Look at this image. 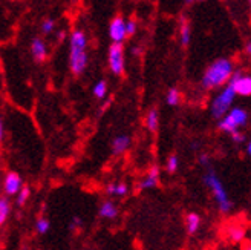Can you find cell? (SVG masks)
Masks as SVG:
<instances>
[{"mask_svg":"<svg viewBox=\"0 0 251 250\" xmlns=\"http://www.w3.org/2000/svg\"><path fill=\"white\" fill-rule=\"evenodd\" d=\"M234 71L233 61L230 58H218L205 69L201 84L204 89H215L227 84Z\"/></svg>","mask_w":251,"mask_h":250,"instance_id":"obj_1","label":"cell"},{"mask_svg":"<svg viewBox=\"0 0 251 250\" xmlns=\"http://www.w3.org/2000/svg\"><path fill=\"white\" fill-rule=\"evenodd\" d=\"M87 37L84 31L75 29L71 34V54H69V66L74 76H80L87 66Z\"/></svg>","mask_w":251,"mask_h":250,"instance_id":"obj_2","label":"cell"},{"mask_svg":"<svg viewBox=\"0 0 251 250\" xmlns=\"http://www.w3.org/2000/svg\"><path fill=\"white\" fill-rule=\"evenodd\" d=\"M204 183L207 184L208 189L213 192V196H215V199H216V204H218L219 210L224 212V214L230 212L231 207H233V203L230 201L228 194H227V191H225L222 181L219 180V177L216 175L215 170H211V169L207 170V173L204 175Z\"/></svg>","mask_w":251,"mask_h":250,"instance_id":"obj_3","label":"cell"},{"mask_svg":"<svg viewBox=\"0 0 251 250\" xmlns=\"http://www.w3.org/2000/svg\"><path fill=\"white\" fill-rule=\"evenodd\" d=\"M219 120H221L219 129L227 132V134H231V132L245 126L247 121H248V112L244 108L234 106V108H230L227 111V114H225L224 117H221Z\"/></svg>","mask_w":251,"mask_h":250,"instance_id":"obj_4","label":"cell"},{"mask_svg":"<svg viewBox=\"0 0 251 250\" xmlns=\"http://www.w3.org/2000/svg\"><path fill=\"white\" fill-rule=\"evenodd\" d=\"M236 98V92L233 91V87L230 84H227L224 89L215 97V100L211 102V115L215 118H221L227 114V111L233 106Z\"/></svg>","mask_w":251,"mask_h":250,"instance_id":"obj_5","label":"cell"},{"mask_svg":"<svg viewBox=\"0 0 251 250\" xmlns=\"http://www.w3.org/2000/svg\"><path fill=\"white\" fill-rule=\"evenodd\" d=\"M109 68L112 74L117 77L123 76L124 74V46L123 43L118 42H112L109 48Z\"/></svg>","mask_w":251,"mask_h":250,"instance_id":"obj_6","label":"cell"},{"mask_svg":"<svg viewBox=\"0 0 251 250\" xmlns=\"http://www.w3.org/2000/svg\"><path fill=\"white\" fill-rule=\"evenodd\" d=\"M228 84L233 87L236 95H242V97L251 95V77L248 74H244L242 71H236V72L233 71Z\"/></svg>","mask_w":251,"mask_h":250,"instance_id":"obj_7","label":"cell"},{"mask_svg":"<svg viewBox=\"0 0 251 250\" xmlns=\"http://www.w3.org/2000/svg\"><path fill=\"white\" fill-rule=\"evenodd\" d=\"M109 37L112 42H118V43H123L126 37H127L126 35V20L121 16L112 19L109 25Z\"/></svg>","mask_w":251,"mask_h":250,"instance_id":"obj_8","label":"cell"},{"mask_svg":"<svg viewBox=\"0 0 251 250\" xmlns=\"http://www.w3.org/2000/svg\"><path fill=\"white\" fill-rule=\"evenodd\" d=\"M23 186V181L20 178V175L17 172H8L3 178V192L6 196H14L19 191L20 187Z\"/></svg>","mask_w":251,"mask_h":250,"instance_id":"obj_9","label":"cell"},{"mask_svg":"<svg viewBox=\"0 0 251 250\" xmlns=\"http://www.w3.org/2000/svg\"><path fill=\"white\" fill-rule=\"evenodd\" d=\"M31 54L37 63H43L48 57V46L42 39H34L31 43Z\"/></svg>","mask_w":251,"mask_h":250,"instance_id":"obj_10","label":"cell"},{"mask_svg":"<svg viewBox=\"0 0 251 250\" xmlns=\"http://www.w3.org/2000/svg\"><path fill=\"white\" fill-rule=\"evenodd\" d=\"M158 181H159V167L152 166L149 169L147 177L141 181L140 189H153V187L158 186Z\"/></svg>","mask_w":251,"mask_h":250,"instance_id":"obj_11","label":"cell"},{"mask_svg":"<svg viewBox=\"0 0 251 250\" xmlns=\"http://www.w3.org/2000/svg\"><path fill=\"white\" fill-rule=\"evenodd\" d=\"M130 146V137L129 135H118L112 141V152L114 155H121L129 149Z\"/></svg>","mask_w":251,"mask_h":250,"instance_id":"obj_12","label":"cell"},{"mask_svg":"<svg viewBox=\"0 0 251 250\" xmlns=\"http://www.w3.org/2000/svg\"><path fill=\"white\" fill-rule=\"evenodd\" d=\"M98 215L101 218H104V220H114V218L118 217V209L112 201H104L101 206H100Z\"/></svg>","mask_w":251,"mask_h":250,"instance_id":"obj_13","label":"cell"},{"mask_svg":"<svg viewBox=\"0 0 251 250\" xmlns=\"http://www.w3.org/2000/svg\"><path fill=\"white\" fill-rule=\"evenodd\" d=\"M199 226H201V217L195 214V212H190V214L185 217V227H187L188 235H195Z\"/></svg>","mask_w":251,"mask_h":250,"instance_id":"obj_14","label":"cell"},{"mask_svg":"<svg viewBox=\"0 0 251 250\" xmlns=\"http://www.w3.org/2000/svg\"><path fill=\"white\" fill-rule=\"evenodd\" d=\"M192 39V29H190V23L187 19H181V45L184 48L188 46Z\"/></svg>","mask_w":251,"mask_h":250,"instance_id":"obj_15","label":"cell"},{"mask_svg":"<svg viewBox=\"0 0 251 250\" xmlns=\"http://www.w3.org/2000/svg\"><path fill=\"white\" fill-rule=\"evenodd\" d=\"M146 126L150 132H156L159 126V117H158V111L152 109L146 117Z\"/></svg>","mask_w":251,"mask_h":250,"instance_id":"obj_16","label":"cell"},{"mask_svg":"<svg viewBox=\"0 0 251 250\" xmlns=\"http://www.w3.org/2000/svg\"><path fill=\"white\" fill-rule=\"evenodd\" d=\"M11 214V203L8 198H0V227L6 222Z\"/></svg>","mask_w":251,"mask_h":250,"instance_id":"obj_17","label":"cell"},{"mask_svg":"<svg viewBox=\"0 0 251 250\" xmlns=\"http://www.w3.org/2000/svg\"><path fill=\"white\" fill-rule=\"evenodd\" d=\"M16 196H17V199H16L17 206H19V207H23L25 204H26L28 199H29V196H31V189H29V186H28V184H26V186H22V187H20V191L16 194Z\"/></svg>","mask_w":251,"mask_h":250,"instance_id":"obj_18","label":"cell"},{"mask_svg":"<svg viewBox=\"0 0 251 250\" xmlns=\"http://www.w3.org/2000/svg\"><path fill=\"white\" fill-rule=\"evenodd\" d=\"M94 95L98 100H103L107 95V82L106 80H100L94 86Z\"/></svg>","mask_w":251,"mask_h":250,"instance_id":"obj_19","label":"cell"},{"mask_svg":"<svg viewBox=\"0 0 251 250\" xmlns=\"http://www.w3.org/2000/svg\"><path fill=\"white\" fill-rule=\"evenodd\" d=\"M167 105L169 106H178L179 102H181V94L179 91L176 89V87H172V89L167 92Z\"/></svg>","mask_w":251,"mask_h":250,"instance_id":"obj_20","label":"cell"},{"mask_svg":"<svg viewBox=\"0 0 251 250\" xmlns=\"http://www.w3.org/2000/svg\"><path fill=\"white\" fill-rule=\"evenodd\" d=\"M49 227H51V221H49L48 218L42 217V218L37 220V222H35V230H37V233H40V235L48 233Z\"/></svg>","mask_w":251,"mask_h":250,"instance_id":"obj_21","label":"cell"},{"mask_svg":"<svg viewBox=\"0 0 251 250\" xmlns=\"http://www.w3.org/2000/svg\"><path fill=\"white\" fill-rule=\"evenodd\" d=\"M178 167H179V158H178V155L173 154L167 160V172L169 173H175V172L178 170Z\"/></svg>","mask_w":251,"mask_h":250,"instance_id":"obj_22","label":"cell"},{"mask_svg":"<svg viewBox=\"0 0 251 250\" xmlns=\"http://www.w3.org/2000/svg\"><path fill=\"white\" fill-rule=\"evenodd\" d=\"M244 236H245V230L241 229V227H236V229H231L230 230V238H231V241L239 243V241L244 240Z\"/></svg>","mask_w":251,"mask_h":250,"instance_id":"obj_23","label":"cell"},{"mask_svg":"<svg viewBox=\"0 0 251 250\" xmlns=\"http://www.w3.org/2000/svg\"><path fill=\"white\" fill-rule=\"evenodd\" d=\"M54 28H55V22L52 20V19H48V20H45L43 23H42V32L45 34V35H49L52 31H54Z\"/></svg>","mask_w":251,"mask_h":250,"instance_id":"obj_24","label":"cell"},{"mask_svg":"<svg viewBox=\"0 0 251 250\" xmlns=\"http://www.w3.org/2000/svg\"><path fill=\"white\" fill-rule=\"evenodd\" d=\"M129 192V186L126 184V183H115V194L117 196H124V195H127Z\"/></svg>","mask_w":251,"mask_h":250,"instance_id":"obj_25","label":"cell"},{"mask_svg":"<svg viewBox=\"0 0 251 250\" xmlns=\"http://www.w3.org/2000/svg\"><path fill=\"white\" fill-rule=\"evenodd\" d=\"M136 32V20L135 19H130L126 22V35L130 37Z\"/></svg>","mask_w":251,"mask_h":250,"instance_id":"obj_26","label":"cell"},{"mask_svg":"<svg viewBox=\"0 0 251 250\" xmlns=\"http://www.w3.org/2000/svg\"><path fill=\"white\" fill-rule=\"evenodd\" d=\"M231 140H233L234 143H237V144H241V143H244V141L247 140V135H245L244 132H241L239 129H237V131L231 132Z\"/></svg>","mask_w":251,"mask_h":250,"instance_id":"obj_27","label":"cell"},{"mask_svg":"<svg viewBox=\"0 0 251 250\" xmlns=\"http://www.w3.org/2000/svg\"><path fill=\"white\" fill-rule=\"evenodd\" d=\"M80 224H81V218H78V217L72 218V221H71V224H69V230H71V232L77 230V229L80 227Z\"/></svg>","mask_w":251,"mask_h":250,"instance_id":"obj_28","label":"cell"},{"mask_svg":"<svg viewBox=\"0 0 251 250\" xmlns=\"http://www.w3.org/2000/svg\"><path fill=\"white\" fill-rule=\"evenodd\" d=\"M208 161H210V157L207 154H201L199 155V163L202 166H208Z\"/></svg>","mask_w":251,"mask_h":250,"instance_id":"obj_29","label":"cell"},{"mask_svg":"<svg viewBox=\"0 0 251 250\" xmlns=\"http://www.w3.org/2000/svg\"><path fill=\"white\" fill-rule=\"evenodd\" d=\"M106 194L107 195H114L115 194V183H109L106 186Z\"/></svg>","mask_w":251,"mask_h":250,"instance_id":"obj_30","label":"cell"},{"mask_svg":"<svg viewBox=\"0 0 251 250\" xmlns=\"http://www.w3.org/2000/svg\"><path fill=\"white\" fill-rule=\"evenodd\" d=\"M2 140H3V123L0 120V143H2Z\"/></svg>","mask_w":251,"mask_h":250,"instance_id":"obj_31","label":"cell"},{"mask_svg":"<svg viewBox=\"0 0 251 250\" xmlns=\"http://www.w3.org/2000/svg\"><path fill=\"white\" fill-rule=\"evenodd\" d=\"M57 37H58V40H65V37H66V32H65V31H60V32L57 34Z\"/></svg>","mask_w":251,"mask_h":250,"instance_id":"obj_32","label":"cell"},{"mask_svg":"<svg viewBox=\"0 0 251 250\" xmlns=\"http://www.w3.org/2000/svg\"><path fill=\"white\" fill-rule=\"evenodd\" d=\"M245 53L250 56L251 54V42H247V45H245Z\"/></svg>","mask_w":251,"mask_h":250,"instance_id":"obj_33","label":"cell"},{"mask_svg":"<svg viewBox=\"0 0 251 250\" xmlns=\"http://www.w3.org/2000/svg\"><path fill=\"white\" fill-rule=\"evenodd\" d=\"M247 155H248V157L251 155V143H250V141L247 143Z\"/></svg>","mask_w":251,"mask_h":250,"instance_id":"obj_34","label":"cell"},{"mask_svg":"<svg viewBox=\"0 0 251 250\" xmlns=\"http://www.w3.org/2000/svg\"><path fill=\"white\" fill-rule=\"evenodd\" d=\"M185 2H187V3H192V2H193V0H185Z\"/></svg>","mask_w":251,"mask_h":250,"instance_id":"obj_35","label":"cell"},{"mask_svg":"<svg viewBox=\"0 0 251 250\" xmlns=\"http://www.w3.org/2000/svg\"><path fill=\"white\" fill-rule=\"evenodd\" d=\"M193 2H195V0H193ZM196 2H205V0H196Z\"/></svg>","mask_w":251,"mask_h":250,"instance_id":"obj_36","label":"cell"}]
</instances>
